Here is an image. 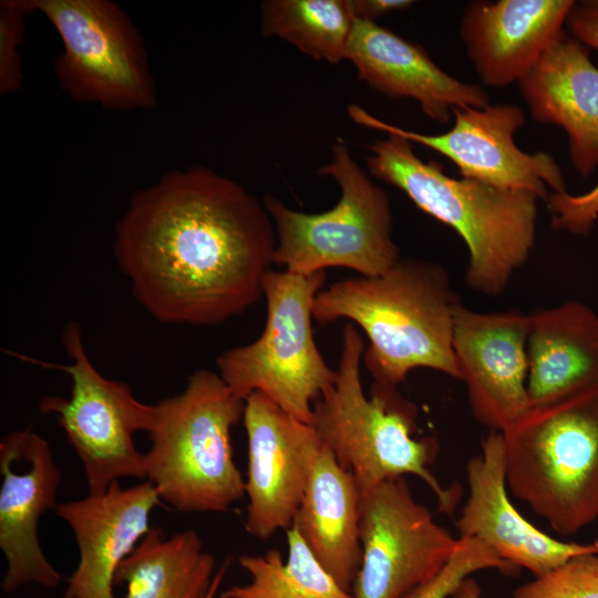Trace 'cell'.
<instances>
[{
	"label": "cell",
	"mask_w": 598,
	"mask_h": 598,
	"mask_svg": "<svg viewBox=\"0 0 598 598\" xmlns=\"http://www.w3.org/2000/svg\"><path fill=\"white\" fill-rule=\"evenodd\" d=\"M546 204L551 229L588 236L598 220V184L580 195L550 192Z\"/></svg>",
	"instance_id": "f1b7e54d"
},
{
	"label": "cell",
	"mask_w": 598,
	"mask_h": 598,
	"mask_svg": "<svg viewBox=\"0 0 598 598\" xmlns=\"http://www.w3.org/2000/svg\"><path fill=\"white\" fill-rule=\"evenodd\" d=\"M274 223L237 182L202 165L134 192L113 252L137 302L163 323L210 326L262 297Z\"/></svg>",
	"instance_id": "6da1fadb"
},
{
	"label": "cell",
	"mask_w": 598,
	"mask_h": 598,
	"mask_svg": "<svg viewBox=\"0 0 598 598\" xmlns=\"http://www.w3.org/2000/svg\"><path fill=\"white\" fill-rule=\"evenodd\" d=\"M347 60L371 89L390 99L415 100L441 124L450 122L455 109L491 104L483 87L444 72L421 45L377 22L354 18Z\"/></svg>",
	"instance_id": "d6986e66"
},
{
	"label": "cell",
	"mask_w": 598,
	"mask_h": 598,
	"mask_svg": "<svg viewBox=\"0 0 598 598\" xmlns=\"http://www.w3.org/2000/svg\"><path fill=\"white\" fill-rule=\"evenodd\" d=\"M350 118L364 127L396 134L431 148L453 162L464 178L503 188L534 193L546 202L564 193L566 182L555 158L546 152L525 153L514 142L525 116L515 104L465 107L453 111V126L442 134H422L389 124L357 104L348 106Z\"/></svg>",
	"instance_id": "7c38bea8"
},
{
	"label": "cell",
	"mask_w": 598,
	"mask_h": 598,
	"mask_svg": "<svg viewBox=\"0 0 598 598\" xmlns=\"http://www.w3.org/2000/svg\"><path fill=\"white\" fill-rule=\"evenodd\" d=\"M566 22L574 38L598 51V10L588 1L575 4Z\"/></svg>",
	"instance_id": "f546056e"
},
{
	"label": "cell",
	"mask_w": 598,
	"mask_h": 598,
	"mask_svg": "<svg viewBox=\"0 0 598 598\" xmlns=\"http://www.w3.org/2000/svg\"><path fill=\"white\" fill-rule=\"evenodd\" d=\"M517 85L535 122L564 128L571 163L588 177L598 166V68L588 47L564 31Z\"/></svg>",
	"instance_id": "ffe728a7"
},
{
	"label": "cell",
	"mask_w": 598,
	"mask_h": 598,
	"mask_svg": "<svg viewBox=\"0 0 598 598\" xmlns=\"http://www.w3.org/2000/svg\"><path fill=\"white\" fill-rule=\"evenodd\" d=\"M354 18L375 22L382 16L405 10L415 2L412 0H350Z\"/></svg>",
	"instance_id": "4dcf8cb0"
},
{
	"label": "cell",
	"mask_w": 598,
	"mask_h": 598,
	"mask_svg": "<svg viewBox=\"0 0 598 598\" xmlns=\"http://www.w3.org/2000/svg\"><path fill=\"white\" fill-rule=\"evenodd\" d=\"M318 174L340 188L338 203L323 213L298 212L272 195L264 197L276 233L272 264L300 275L330 267L365 277L386 271L401 258L386 192L371 181L343 141L333 144L331 159Z\"/></svg>",
	"instance_id": "52a82bcc"
},
{
	"label": "cell",
	"mask_w": 598,
	"mask_h": 598,
	"mask_svg": "<svg viewBox=\"0 0 598 598\" xmlns=\"http://www.w3.org/2000/svg\"><path fill=\"white\" fill-rule=\"evenodd\" d=\"M501 433L512 495L561 536L598 518V383L530 405Z\"/></svg>",
	"instance_id": "5b68a950"
},
{
	"label": "cell",
	"mask_w": 598,
	"mask_h": 598,
	"mask_svg": "<svg viewBox=\"0 0 598 598\" xmlns=\"http://www.w3.org/2000/svg\"><path fill=\"white\" fill-rule=\"evenodd\" d=\"M484 569H496L506 576H516L520 570L482 540L458 537L457 548L442 570L403 598H447L466 577Z\"/></svg>",
	"instance_id": "484cf974"
},
{
	"label": "cell",
	"mask_w": 598,
	"mask_h": 598,
	"mask_svg": "<svg viewBox=\"0 0 598 598\" xmlns=\"http://www.w3.org/2000/svg\"><path fill=\"white\" fill-rule=\"evenodd\" d=\"M0 549L7 561L1 589L11 594L34 584L54 588L61 574L44 555L38 525L58 506L61 482L50 443L30 429L12 431L0 441Z\"/></svg>",
	"instance_id": "5bb4252c"
},
{
	"label": "cell",
	"mask_w": 598,
	"mask_h": 598,
	"mask_svg": "<svg viewBox=\"0 0 598 598\" xmlns=\"http://www.w3.org/2000/svg\"><path fill=\"white\" fill-rule=\"evenodd\" d=\"M261 33L277 37L316 60H347L354 24L350 0H266Z\"/></svg>",
	"instance_id": "d4e9b609"
},
{
	"label": "cell",
	"mask_w": 598,
	"mask_h": 598,
	"mask_svg": "<svg viewBox=\"0 0 598 598\" xmlns=\"http://www.w3.org/2000/svg\"><path fill=\"white\" fill-rule=\"evenodd\" d=\"M245 400L218 373L196 370L182 393L156 404L145 456L146 478L162 503L181 513H224L245 496L231 429Z\"/></svg>",
	"instance_id": "8992f818"
},
{
	"label": "cell",
	"mask_w": 598,
	"mask_h": 598,
	"mask_svg": "<svg viewBox=\"0 0 598 598\" xmlns=\"http://www.w3.org/2000/svg\"><path fill=\"white\" fill-rule=\"evenodd\" d=\"M450 275L440 262L400 258L378 276L340 279L316 296L313 320L349 319L369 339L363 363L373 382L398 388L415 369L460 380L453 351L457 305Z\"/></svg>",
	"instance_id": "7a4b0ae2"
},
{
	"label": "cell",
	"mask_w": 598,
	"mask_h": 598,
	"mask_svg": "<svg viewBox=\"0 0 598 598\" xmlns=\"http://www.w3.org/2000/svg\"><path fill=\"white\" fill-rule=\"evenodd\" d=\"M529 313L480 312L460 302L453 351L473 416L502 432L529 408L527 338Z\"/></svg>",
	"instance_id": "9a60e30c"
},
{
	"label": "cell",
	"mask_w": 598,
	"mask_h": 598,
	"mask_svg": "<svg viewBox=\"0 0 598 598\" xmlns=\"http://www.w3.org/2000/svg\"><path fill=\"white\" fill-rule=\"evenodd\" d=\"M62 343L71 364L38 363L68 373L71 395L44 396L39 410L53 415L63 429L82 463L89 493H103L121 478H146L145 456L136 448L134 434L150 432L156 404L138 401L128 384L106 379L95 369L76 322L65 326Z\"/></svg>",
	"instance_id": "30bf717a"
},
{
	"label": "cell",
	"mask_w": 598,
	"mask_h": 598,
	"mask_svg": "<svg viewBox=\"0 0 598 598\" xmlns=\"http://www.w3.org/2000/svg\"><path fill=\"white\" fill-rule=\"evenodd\" d=\"M588 3L598 10V0H589Z\"/></svg>",
	"instance_id": "836d02e7"
},
{
	"label": "cell",
	"mask_w": 598,
	"mask_h": 598,
	"mask_svg": "<svg viewBox=\"0 0 598 598\" xmlns=\"http://www.w3.org/2000/svg\"><path fill=\"white\" fill-rule=\"evenodd\" d=\"M447 598H482V589L472 577H466Z\"/></svg>",
	"instance_id": "1f68e13d"
},
{
	"label": "cell",
	"mask_w": 598,
	"mask_h": 598,
	"mask_svg": "<svg viewBox=\"0 0 598 598\" xmlns=\"http://www.w3.org/2000/svg\"><path fill=\"white\" fill-rule=\"evenodd\" d=\"M363 353L361 333L352 323L347 324L336 381L315 402L310 424L338 463L354 476L360 491L415 475L435 495L439 511L452 514L458 491L444 487L430 471L437 441L415 437L417 408L398 388L373 382L370 393L364 392Z\"/></svg>",
	"instance_id": "277c9868"
},
{
	"label": "cell",
	"mask_w": 598,
	"mask_h": 598,
	"mask_svg": "<svg viewBox=\"0 0 598 598\" xmlns=\"http://www.w3.org/2000/svg\"><path fill=\"white\" fill-rule=\"evenodd\" d=\"M161 504L150 481L126 488L115 482L103 493L58 504L80 553L64 598H115V573L151 530V513Z\"/></svg>",
	"instance_id": "e0dca14e"
},
{
	"label": "cell",
	"mask_w": 598,
	"mask_h": 598,
	"mask_svg": "<svg viewBox=\"0 0 598 598\" xmlns=\"http://www.w3.org/2000/svg\"><path fill=\"white\" fill-rule=\"evenodd\" d=\"M362 559L354 598H403L436 576L457 548L455 538L399 477L360 491Z\"/></svg>",
	"instance_id": "8fae6325"
},
{
	"label": "cell",
	"mask_w": 598,
	"mask_h": 598,
	"mask_svg": "<svg viewBox=\"0 0 598 598\" xmlns=\"http://www.w3.org/2000/svg\"><path fill=\"white\" fill-rule=\"evenodd\" d=\"M29 16L23 0L0 1V96L11 95L23 85V64L19 49Z\"/></svg>",
	"instance_id": "83f0119b"
},
{
	"label": "cell",
	"mask_w": 598,
	"mask_h": 598,
	"mask_svg": "<svg viewBox=\"0 0 598 598\" xmlns=\"http://www.w3.org/2000/svg\"><path fill=\"white\" fill-rule=\"evenodd\" d=\"M360 488L322 442L292 527L331 577L347 591L360 569Z\"/></svg>",
	"instance_id": "44dd1931"
},
{
	"label": "cell",
	"mask_w": 598,
	"mask_h": 598,
	"mask_svg": "<svg viewBox=\"0 0 598 598\" xmlns=\"http://www.w3.org/2000/svg\"><path fill=\"white\" fill-rule=\"evenodd\" d=\"M286 536V561L277 549L239 556L249 580L229 586L220 598H354L319 564L293 527Z\"/></svg>",
	"instance_id": "cb8c5ba5"
},
{
	"label": "cell",
	"mask_w": 598,
	"mask_h": 598,
	"mask_svg": "<svg viewBox=\"0 0 598 598\" xmlns=\"http://www.w3.org/2000/svg\"><path fill=\"white\" fill-rule=\"evenodd\" d=\"M215 568L194 529L166 536L154 527L120 564L114 586L126 587L125 598H206Z\"/></svg>",
	"instance_id": "603a6c76"
},
{
	"label": "cell",
	"mask_w": 598,
	"mask_h": 598,
	"mask_svg": "<svg viewBox=\"0 0 598 598\" xmlns=\"http://www.w3.org/2000/svg\"><path fill=\"white\" fill-rule=\"evenodd\" d=\"M227 566H228V564L224 565L218 570V573H216L213 585H212V588H210V590H209L206 598H215L216 594L218 592V588L220 586V582H221V579H223V576H224V573H225Z\"/></svg>",
	"instance_id": "d6a6232c"
},
{
	"label": "cell",
	"mask_w": 598,
	"mask_h": 598,
	"mask_svg": "<svg viewBox=\"0 0 598 598\" xmlns=\"http://www.w3.org/2000/svg\"><path fill=\"white\" fill-rule=\"evenodd\" d=\"M248 442L245 528L259 540L293 525L311 464L322 445L311 424L254 392L243 415Z\"/></svg>",
	"instance_id": "4fadbf2b"
},
{
	"label": "cell",
	"mask_w": 598,
	"mask_h": 598,
	"mask_svg": "<svg viewBox=\"0 0 598 598\" xmlns=\"http://www.w3.org/2000/svg\"><path fill=\"white\" fill-rule=\"evenodd\" d=\"M512 598H598V553L569 558L517 587Z\"/></svg>",
	"instance_id": "4316f807"
},
{
	"label": "cell",
	"mask_w": 598,
	"mask_h": 598,
	"mask_svg": "<svg viewBox=\"0 0 598 598\" xmlns=\"http://www.w3.org/2000/svg\"><path fill=\"white\" fill-rule=\"evenodd\" d=\"M41 13L62 42L53 70L74 102L106 111L156 107L157 87L146 45L128 13L110 0H23Z\"/></svg>",
	"instance_id": "9c48e42d"
},
{
	"label": "cell",
	"mask_w": 598,
	"mask_h": 598,
	"mask_svg": "<svg viewBox=\"0 0 598 598\" xmlns=\"http://www.w3.org/2000/svg\"><path fill=\"white\" fill-rule=\"evenodd\" d=\"M327 271L300 275L269 269L262 280L265 328L255 341L224 351L218 374L240 399L261 392L307 424L312 408L337 378L317 347L312 308Z\"/></svg>",
	"instance_id": "ba28073f"
},
{
	"label": "cell",
	"mask_w": 598,
	"mask_h": 598,
	"mask_svg": "<svg viewBox=\"0 0 598 598\" xmlns=\"http://www.w3.org/2000/svg\"><path fill=\"white\" fill-rule=\"evenodd\" d=\"M468 497L456 522L460 537L482 540L503 559L535 577L569 558L598 553V540L580 544L556 539L527 520L508 496L502 433L482 441L481 454L466 463Z\"/></svg>",
	"instance_id": "2e32d148"
},
{
	"label": "cell",
	"mask_w": 598,
	"mask_h": 598,
	"mask_svg": "<svg viewBox=\"0 0 598 598\" xmlns=\"http://www.w3.org/2000/svg\"><path fill=\"white\" fill-rule=\"evenodd\" d=\"M573 0H475L467 3L460 37L486 86L518 83L565 31Z\"/></svg>",
	"instance_id": "ac0fdd59"
},
{
	"label": "cell",
	"mask_w": 598,
	"mask_h": 598,
	"mask_svg": "<svg viewBox=\"0 0 598 598\" xmlns=\"http://www.w3.org/2000/svg\"><path fill=\"white\" fill-rule=\"evenodd\" d=\"M367 148L371 176L401 189L462 237L468 252L465 285L483 296H502L535 247L539 197L451 177L439 162L421 159L413 144L396 134Z\"/></svg>",
	"instance_id": "3957f363"
},
{
	"label": "cell",
	"mask_w": 598,
	"mask_h": 598,
	"mask_svg": "<svg viewBox=\"0 0 598 598\" xmlns=\"http://www.w3.org/2000/svg\"><path fill=\"white\" fill-rule=\"evenodd\" d=\"M530 405L598 383V313L578 300L529 312Z\"/></svg>",
	"instance_id": "7402d4cb"
}]
</instances>
